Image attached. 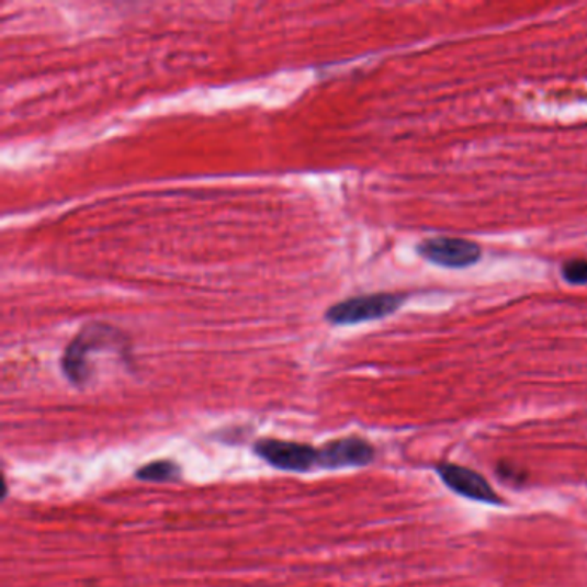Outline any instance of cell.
Returning a JSON list of instances; mask_svg holds the SVG:
<instances>
[{
    "mask_svg": "<svg viewBox=\"0 0 587 587\" xmlns=\"http://www.w3.org/2000/svg\"><path fill=\"white\" fill-rule=\"evenodd\" d=\"M116 352L120 355H128L129 341L121 329L104 323H89L80 329L71 343L66 348L65 355L60 360L65 376L72 384L81 386L89 381L90 353Z\"/></svg>",
    "mask_w": 587,
    "mask_h": 587,
    "instance_id": "6da1fadb",
    "label": "cell"
},
{
    "mask_svg": "<svg viewBox=\"0 0 587 587\" xmlns=\"http://www.w3.org/2000/svg\"><path fill=\"white\" fill-rule=\"evenodd\" d=\"M407 298V293H371V295L353 296L329 307L324 317L335 326H353L369 320H380L404 307Z\"/></svg>",
    "mask_w": 587,
    "mask_h": 587,
    "instance_id": "7a4b0ae2",
    "label": "cell"
},
{
    "mask_svg": "<svg viewBox=\"0 0 587 587\" xmlns=\"http://www.w3.org/2000/svg\"><path fill=\"white\" fill-rule=\"evenodd\" d=\"M417 253L431 264L447 269H467L483 259V247L467 238L434 236L417 245Z\"/></svg>",
    "mask_w": 587,
    "mask_h": 587,
    "instance_id": "3957f363",
    "label": "cell"
},
{
    "mask_svg": "<svg viewBox=\"0 0 587 587\" xmlns=\"http://www.w3.org/2000/svg\"><path fill=\"white\" fill-rule=\"evenodd\" d=\"M256 453L272 467L289 472H308L319 467V450L293 441L262 440L256 443Z\"/></svg>",
    "mask_w": 587,
    "mask_h": 587,
    "instance_id": "277c9868",
    "label": "cell"
},
{
    "mask_svg": "<svg viewBox=\"0 0 587 587\" xmlns=\"http://www.w3.org/2000/svg\"><path fill=\"white\" fill-rule=\"evenodd\" d=\"M436 472L444 486L456 495L464 496L472 501H481V504H504L492 488V484L484 479L479 472L455 464H440L436 467Z\"/></svg>",
    "mask_w": 587,
    "mask_h": 587,
    "instance_id": "5b68a950",
    "label": "cell"
},
{
    "mask_svg": "<svg viewBox=\"0 0 587 587\" xmlns=\"http://www.w3.org/2000/svg\"><path fill=\"white\" fill-rule=\"evenodd\" d=\"M376 456V450L369 441L350 436L343 440H336L319 450V467L347 469L364 467Z\"/></svg>",
    "mask_w": 587,
    "mask_h": 587,
    "instance_id": "8992f818",
    "label": "cell"
},
{
    "mask_svg": "<svg viewBox=\"0 0 587 587\" xmlns=\"http://www.w3.org/2000/svg\"><path fill=\"white\" fill-rule=\"evenodd\" d=\"M180 467L172 464L169 460H159L153 464L144 465L140 471L136 472V477L148 483H169L180 477Z\"/></svg>",
    "mask_w": 587,
    "mask_h": 587,
    "instance_id": "52a82bcc",
    "label": "cell"
},
{
    "mask_svg": "<svg viewBox=\"0 0 587 587\" xmlns=\"http://www.w3.org/2000/svg\"><path fill=\"white\" fill-rule=\"evenodd\" d=\"M560 274L564 278L565 283L572 284V286H587V260H567L560 268Z\"/></svg>",
    "mask_w": 587,
    "mask_h": 587,
    "instance_id": "ba28073f",
    "label": "cell"
},
{
    "mask_svg": "<svg viewBox=\"0 0 587 587\" xmlns=\"http://www.w3.org/2000/svg\"><path fill=\"white\" fill-rule=\"evenodd\" d=\"M499 476L505 477V479H519V471L516 467H510L508 464H501L498 467Z\"/></svg>",
    "mask_w": 587,
    "mask_h": 587,
    "instance_id": "9c48e42d",
    "label": "cell"
}]
</instances>
